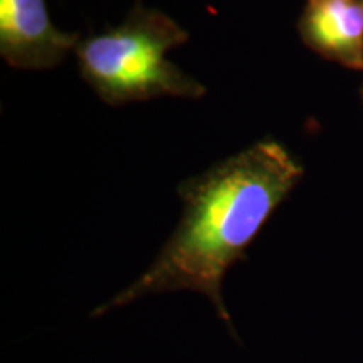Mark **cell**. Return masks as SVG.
<instances>
[{
  "label": "cell",
  "instance_id": "cell-1",
  "mask_svg": "<svg viewBox=\"0 0 363 363\" xmlns=\"http://www.w3.org/2000/svg\"><path fill=\"white\" fill-rule=\"evenodd\" d=\"M301 177L303 167L291 153L264 140L184 182L179 187L184 214L174 234L147 271L91 318L152 294L192 291L211 301L238 340L222 294L225 274L246 259L249 246Z\"/></svg>",
  "mask_w": 363,
  "mask_h": 363
},
{
  "label": "cell",
  "instance_id": "cell-2",
  "mask_svg": "<svg viewBox=\"0 0 363 363\" xmlns=\"http://www.w3.org/2000/svg\"><path fill=\"white\" fill-rule=\"evenodd\" d=\"M187 40V30L167 13L138 6L115 29L81 40L74 52L86 83L113 106L160 96L201 98L206 86L167 57Z\"/></svg>",
  "mask_w": 363,
  "mask_h": 363
},
{
  "label": "cell",
  "instance_id": "cell-3",
  "mask_svg": "<svg viewBox=\"0 0 363 363\" xmlns=\"http://www.w3.org/2000/svg\"><path fill=\"white\" fill-rule=\"evenodd\" d=\"M81 43L52 24L45 0H0V52L19 69H48Z\"/></svg>",
  "mask_w": 363,
  "mask_h": 363
},
{
  "label": "cell",
  "instance_id": "cell-4",
  "mask_svg": "<svg viewBox=\"0 0 363 363\" xmlns=\"http://www.w3.org/2000/svg\"><path fill=\"white\" fill-rule=\"evenodd\" d=\"M299 34L308 48L328 61L363 71V2L308 0Z\"/></svg>",
  "mask_w": 363,
  "mask_h": 363
},
{
  "label": "cell",
  "instance_id": "cell-5",
  "mask_svg": "<svg viewBox=\"0 0 363 363\" xmlns=\"http://www.w3.org/2000/svg\"><path fill=\"white\" fill-rule=\"evenodd\" d=\"M362 99H363V86H362Z\"/></svg>",
  "mask_w": 363,
  "mask_h": 363
}]
</instances>
